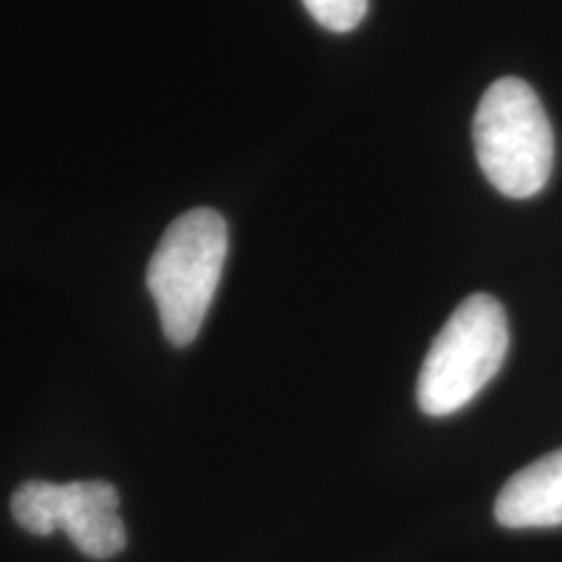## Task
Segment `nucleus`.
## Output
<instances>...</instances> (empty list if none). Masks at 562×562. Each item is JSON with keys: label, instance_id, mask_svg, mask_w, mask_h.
Listing matches in <instances>:
<instances>
[{"label": "nucleus", "instance_id": "1", "mask_svg": "<svg viewBox=\"0 0 562 562\" xmlns=\"http://www.w3.org/2000/svg\"><path fill=\"white\" fill-rule=\"evenodd\" d=\"M227 245L222 214L193 209L167 227L154 250L146 286L157 302L161 331L175 347H188L199 336L220 290Z\"/></svg>", "mask_w": 562, "mask_h": 562}, {"label": "nucleus", "instance_id": "2", "mask_svg": "<svg viewBox=\"0 0 562 562\" xmlns=\"http://www.w3.org/2000/svg\"><path fill=\"white\" fill-rule=\"evenodd\" d=\"M474 149L484 178L508 199H531L554 165V133L529 83L505 76L484 91L474 115Z\"/></svg>", "mask_w": 562, "mask_h": 562}, {"label": "nucleus", "instance_id": "3", "mask_svg": "<svg viewBox=\"0 0 562 562\" xmlns=\"http://www.w3.org/2000/svg\"><path fill=\"white\" fill-rule=\"evenodd\" d=\"M508 318L490 294H472L435 336L417 381V404L427 417H448L480 396L508 355Z\"/></svg>", "mask_w": 562, "mask_h": 562}, {"label": "nucleus", "instance_id": "4", "mask_svg": "<svg viewBox=\"0 0 562 562\" xmlns=\"http://www.w3.org/2000/svg\"><path fill=\"white\" fill-rule=\"evenodd\" d=\"M121 495L110 482H24L13 492L11 513L21 529L37 537L66 531L70 544L91 560H110L125 550L128 533L117 516Z\"/></svg>", "mask_w": 562, "mask_h": 562}, {"label": "nucleus", "instance_id": "5", "mask_svg": "<svg viewBox=\"0 0 562 562\" xmlns=\"http://www.w3.org/2000/svg\"><path fill=\"white\" fill-rule=\"evenodd\" d=\"M495 518L505 529L562 526V448L529 463L505 482L495 501Z\"/></svg>", "mask_w": 562, "mask_h": 562}, {"label": "nucleus", "instance_id": "6", "mask_svg": "<svg viewBox=\"0 0 562 562\" xmlns=\"http://www.w3.org/2000/svg\"><path fill=\"white\" fill-rule=\"evenodd\" d=\"M323 30L344 34L360 26L370 0H302Z\"/></svg>", "mask_w": 562, "mask_h": 562}]
</instances>
